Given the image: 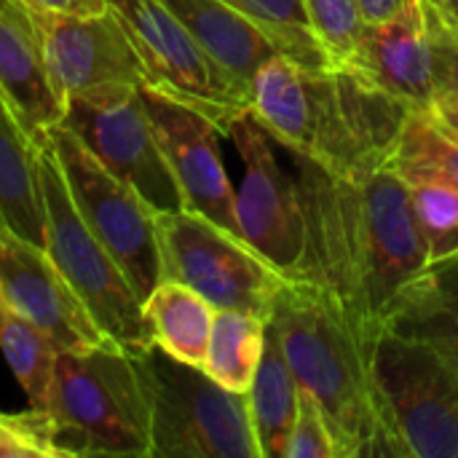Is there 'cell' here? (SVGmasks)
<instances>
[{
    "mask_svg": "<svg viewBox=\"0 0 458 458\" xmlns=\"http://www.w3.org/2000/svg\"><path fill=\"white\" fill-rule=\"evenodd\" d=\"M389 169L411 185H445L458 191V137L429 110H411Z\"/></svg>",
    "mask_w": 458,
    "mask_h": 458,
    "instance_id": "cell-23",
    "label": "cell"
},
{
    "mask_svg": "<svg viewBox=\"0 0 458 458\" xmlns=\"http://www.w3.org/2000/svg\"><path fill=\"white\" fill-rule=\"evenodd\" d=\"M266 319L244 311L217 309L201 370L220 386L247 394L263 357Z\"/></svg>",
    "mask_w": 458,
    "mask_h": 458,
    "instance_id": "cell-24",
    "label": "cell"
},
{
    "mask_svg": "<svg viewBox=\"0 0 458 458\" xmlns=\"http://www.w3.org/2000/svg\"><path fill=\"white\" fill-rule=\"evenodd\" d=\"M0 458H62L46 411L0 413Z\"/></svg>",
    "mask_w": 458,
    "mask_h": 458,
    "instance_id": "cell-29",
    "label": "cell"
},
{
    "mask_svg": "<svg viewBox=\"0 0 458 458\" xmlns=\"http://www.w3.org/2000/svg\"><path fill=\"white\" fill-rule=\"evenodd\" d=\"M250 110L287 153L349 180L389 166L411 113L352 64L311 70L282 54L258 70Z\"/></svg>",
    "mask_w": 458,
    "mask_h": 458,
    "instance_id": "cell-2",
    "label": "cell"
},
{
    "mask_svg": "<svg viewBox=\"0 0 458 458\" xmlns=\"http://www.w3.org/2000/svg\"><path fill=\"white\" fill-rule=\"evenodd\" d=\"M0 94L35 142L64 118V99L51 83L40 30L24 0H0Z\"/></svg>",
    "mask_w": 458,
    "mask_h": 458,
    "instance_id": "cell-17",
    "label": "cell"
},
{
    "mask_svg": "<svg viewBox=\"0 0 458 458\" xmlns=\"http://www.w3.org/2000/svg\"><path fill=\"white\" fill-rule=\"evenodd\" d=\"M301 392V389H298ZM284 458H341L338 443L317 408V403L301 392L298 400V419L284 445Z\"/></svg>",
    "mask_w": 458,
    "mask_h": 458,
    "instance_id": "cell-30",
    "label": "cell"
},
{
    "mask_svg": "<svg viewBox=\"0 0 458 458\" xmlns=\"http://www.w3.org/2000/svg\"><path fill=\"white\" fill-rule=\"evenodd\" d=\"M43 54L56 94L67 99H94L145 83L137 51L107 8L102 13L35 11Z\"/></svg>",
    "mask_w": 458,
    "mask_h": 458,
    "instance_id": "cell-13",
    "label": "cell"
},
{
    "mask_svg": "<svg viewBox=\"0 0 458 458\" xmlns=\"http://www.w3.org/2000/svg\"><path fill=\"white\" fill-rule=\"evenodd\" d=\"M346 64L357 67L411 110H429L435 105V81L421 0H405L392 16L365 21Z\"/></svg>",
    "mask_w": 458,
    "mask_h": 458,
    "instance_id": "cell-16",
    "label": "cell"
},
{
    "mask_svg": "<svg viewBox=\"0 0 458 458\" xmlns=\"http://www.w3.org/2000/svg\"><path fill=\"white\" fill-rule=\"evenodd\" d=\"M223 3H228L231 8L247 13L255 24H260L268 32V38L276 43L282 56L311 70L330 67L325 48L319 46V40L309 27L301 0H223Z\"/></svg>",
    "mask_w": 458,
    "mask_h": 458,
    "instance_id": "cell-26",
    "label": "cell"
},
{
    "mask_svg": "<svg viewBox=\"0 0 458 458\" xmlns=\"http://www.w3.org/2000/svg\"><path fill=\"white\" fill-rule=\"evenodd\" d=\"M309 27L330 64H346L365 27L360 0H301Z\"/></svg>",
    "mask_w": 458,
    "mask_h": 458,
    "instance_id": "cell-28",
    "label": "cell"
},
{
    "mask_svg": "<svg viewBox=\"0 0 458 458\" xmlns=\"http://www.w3.org/2000/svg\"><path fill=\"white\" fill-rule=\"evenodd\" d=\"M161 279L193 287L215 309L268 319L287 276L244 239L191 209L158 212Z\"/></svg>",
    "mask_w": 458,
    "mask_h": 458,
    "instance_id": "cell-8",
    "label": "cell"
},
{
    "mask_svg": "<svg viewBox=\"0 0 458 458\" xmlns=\"http://www.w3.org/2000/svg\"><path fill=\"white\" fill-rule=\"evenodd\" d=\"M424 16H427L429 54H432L435 99L458 94V27L448 24L443 16H437L427 5H424Z\"/></svg>",
    "mask_w": 458,
    "mask_h": 458,
    "instance_id": "cell-31",
    "label": "cell"
},
{
    "mask_svg": "<svg viewBox=\"0 0 458 458\" xmlns=\"http://www.w3.org/2000/svg\"><path fill=\"white\" fill-rule=\"evenodd\" d=\"M140 365L150 389V458H260L247 394L158 346Z\"/></svg>",
    "mask_w": 458,
    "mask_h": 458,
    "instance_id": "cell-6",
    "label": "cell"
},
{
    "mask_svg": "<svg viewBox=\"0 0 458 458\" xmlns=\"http://www.w3.org/2000/svg\"><path fill=\"white\" fill-rule=\"evenodd\" d=\"M413 212L427 242L429 266L458 258V191L445 185H411Z\"/></svg>",
    "mask_w": 458,
    "mask_h": 458,
    "instance_id": "cell-27",
    "label": "cell"
},
{
    "mask_svg": "<svg viewBox=\"0 0 458 458\" xmlns=\"http://www.w3.org/2000/svg\"><path fill=\"white\" fill-rule=\"evenodd\" d=\"M290 156L309 228V282L338 303L370 354L394 298L429 266L411 188L389 166L349 180Z\"/></svg>",
    "mask_w": 458,
    "mask_h": 458,
    "instance_id": "cell-1",
    "label": "cell"
},
{
    "mask_svg": "<svg viewBox=\"0 0 458 458\" xmlns=\"http://www.w3.org/2000/svg\"><path fill=\"white\" fill-rule=\"evenodd\" d=\"M40 140L51 145L75 209L145 301L161 282L158 212L107 172L64 123L51 126Z\"/></svg>",
    "mask_w": 458,
    "mask_h": 458,
    "instance_id": "cell-9",
    "label": "cell"
},
{
    "mask_svg": "<svg viewBox=\"0 0 458 458\" xmlns=\"http://www.w3.org/2000/svg\"><path fill=\"white\" fill-rule=\"evenodd\" d=\"M432 113L437 115V121L458 137V94H448V97H437L432 105Z\"/></svg>",
    "mask_w": 458,
    "mask_h": 458,
    "instance_id": "cell-33",
    "label": "cell"
},
{
    "mask_svg": "<svg viewBox=\"0 0 458 458\" xmlns=\"http://www.w3.org/2000/svg\"><path fill=\"white\" fill-rule=\"evenodd\" d=\"M38 142L0 94V220L19 236L43 247V212L38 193Z\"/></svg>",
    "mask_w": 458,
    "mask_h": 458,
    "instance_id": "cell-22",
    "label": "cell"
},
{
    "mask_svg": "<svg viewBox=\"0 0 458 458\" xmlns=\"http://www.w3.org/2000/svg\"><path fill=\"white\" fill-rule=\"evenodd\" d=\"M268 319L298 389L322 411L341 458H408L381 413L368 349L319 284L287 279Z\"/></svg>",
    "mask_w": 458,
    "mask_h": 458,
    "instance_id": "cell-3",
    "label": "cell"
},
{
    "mask_svg": "<svg viewBox=\"0 0 458 458\" xmlns=\"http://www.w3.org/2000/svg\"><path fill=\"white\" fill-rule=\"evenodd\" d=\"M0 349L27 394L30 408L46 411L59 346L0 295Z\"/></svg>",
    "mask_w": 458,
    "mask_h": 458,
    "instance_id": "cell-25",
    "label": "cell"
},
{
    "mask_svg": "<svg viewBox=\"0 0 458 458\" xmlns=\"http://www.w3.org/2000/svg\"><path fill=\"white\" fill-rule=\"evenodd\" d=\"M242 158L236 220L244 242L287 279L309 282V228L295 174L274 153V137L247 110L228 134Z\"/></svg>",
    "mask_w": 458,
    "mask_h": 458,
    "instance_id": "cell-11",
    "label": "cell"
},
{
    "mask_svg": "<svg viewBox=\"0 0 458 458\" xmlns=\"http://www.w3.org/2000/svg\"><path fill=\"white\" fill-rule=\"evenodd\" d=\"M164 5L188 27L204 54L250 97L252 105L258 70L279 54L268 32L223 0H164Z\"/></svg>",
    "mask_w": 458,
    "mask_h": 458,
    "instance_id": "cell-18",
    "label": "cell"
},
{
    "mask_svg": "<svg viewBox=\"0 0 458 458\" xmlns=\"http://www.w3.org/2000/svg\"><path fill=\"white\" fill-rule=\"evenodd\" d=\"M35 158L43 212V250L83 301L99 330L123 352L142 357L153 346L142 314V298L75 209L59 161L46 140H38Z\"/></svg>",
    "mask_w": 458,
    "mask_h": 458,
    "instance_id": "cell-5",
    "label": "cell"
},
{
    "mask_svg": "<svg viewBox=\"0 0 458 458\" xmlns=\"http://www.w3.org/2000/svg\"><path fill=\"white\" fill-rule=\"evenodd\" d=\"M62 123L78 134L107 172L131 185L156 212L185 209L140 89L94 99H67Z\"/></svg>",
    "mask_w": 458,
    "mask_h": 458,
    "instance_id": "cell-12",
    "label": "cell"
},
{
    "mask_svg": "<svg viewBox=\"0 0 458 458\" xmlns=\"http://www.w3.org/2000/svg\"><path fill=\"white\" fill-rule=\"evenodd\" d=\"M142 314L153 338V346L164 349L169 357L196 365H204L212 325L217 309L199 295L193 287L161 279L156 290L142 301Z\"/></svg>",
    "mask_w": 458,
    "mask_h": 458,
    "instance_id": "cell-21",
    "label": "cell"
},
{
    "mask_svg": "<svg viewBox=\"0 0 458 458\" xmlns=\"http://www.w3.org/2000/svg\"><path fill=\"white\" fill-rule=\"evenodd\" d=\"M46 413L59 456L150 458L145 370L113 341L56 354Z\"/></svg>",
    "mask_w": 458,
    "mask_h": 458,
    "instance_id": "cell-4",
    "label": "cell"
},
{
    "mask_svg": "<svg viewBox=\"0 0 458 458\" xmlns=\"http://www.w3.org/2000/svg\"><path fill=\"white\" fill-rule=\"evenodd\" d=\"M0 295L38 325L59 352H83L110 338L67 284L48 252L0 220Z\"/></svg>",
    "mask_w": 458,
    "mask_h": 458,
    "instance_id": "cell-15",
    "label": "cell"
},
{
    "mask_svg": "<svg viewBox=\"0 0 458 458\" xmlns=\"http://www.w3.org/2000/svg\"><path fill=\"white\" fill-rule=\"evenodd\" d=\"M370 373L381 413L408 458H458V368L419 341L381 330Z\"/></svg>",
    "mask_w": 458,
    "mask_h": 458,
    "instance_id": "cell-7",
    "label": "cell"
},
{
    "mask_svg": "<svg viewBox=\"0 0 458 458\" xmlns=\"http://www.w3.org/2000/svg\"><path fill=\"white\" fill-rule=\"evenodd\" d=\"M381 330L419 341L458 368V258L432 263L408 282Z\"/></svg>",
    "mask_w": 458,
    "mask_h": 458,
    "instance_id": "cell-19",
    "label": "cell"
},
{
    "mask_svg": "<svg viewBox=\"0 0 458 458\" xmlns=\"http://www.w3.org/2000/svg\"><path fill=\"white\" fill-rule=\"evenodd\" d=\"M298 381L284 357L279 333L271 319H266L263 357L255 378L247 389L250 416L260 458H284V445L298 419Z\"/></svg>",
    "mask_w": 458,
    "mask_h": 458,
    "instance_id": "cell-20",
    "label": "cell"
},
{
    "mask_svg": "<svg viewBox=\"0 0 458 458\" xmlns=\"http://www.w3.org/2000/svg\"><path fill=\"white\" fill-rule=\"evenodd\" d=\"M35 11H59V13H102L107 0H24Z\"/></svg>",
    "mask_w": 458,
    "mask_h": 458,
    "instance_id": "cell-32",
    "label": "cell"
},
{
    "mask_svg": "<svg viewBox=\"0 0 458 458\" xmlns=\"http://www.w3.org/2000/svg\"><path fill=\"white\" fill-rule=\"evenodd\" d=\"M429 11H435L437 16H443L448 24L458 27V0H421Z\"/></svg>",
    "mask_w": 458,
    "mask_h": 458,
    "instance_id": "cell-35",
    "label": "cell"
},
{
    "mask_svg": "<svg viewBox=\"0 0 458 458\" xmlns=\"http://www.w3.org/2000/svg\"><path fill=\"white\" fill-rule=\"evenodd\" d=\"M403 5H405V0H360V8H362L365 21L386 19V16H392L397 8H403Z\"/></svg>",
    "mask_w": 458,
    "mask_h": 458,
    "instance_id": "cell-34",
    "label": "cell"
},
{
    "mask_svg": "<svg viewBox=\"0 0 458 458\" xmlns=\"http://www.w3.org/2000/svg\"><path fill=\"white\" fill-rule=\"evenodd\" d=\"M140 97L180 185L185 209L204 215L228 233L244 239L236 220V188L220 153L223 129L199 110L150 89L148 83L140 86Z\"/></svg>",
    "mask_w": 458,
    "mask_h": 458,
    "instance_id": "cell-14",
    "label": "cell"
},
{
    "mask_svg": "<svg viewBox=\"0 0 458 458\" xmlns=\"http://www.w3.org/2000/svg\"><path fill=\"white\" fill-rule=\"evenodd\" d=\"M123 24L145 83L215 121L223 134L250 110V97L204 54L164 0H107Z\"/></svg>",
    "mask_w": 458,
    "mask_h": 458,
    "instance_id": "cell-10",
    "label": "cell"
}]
</instances>
